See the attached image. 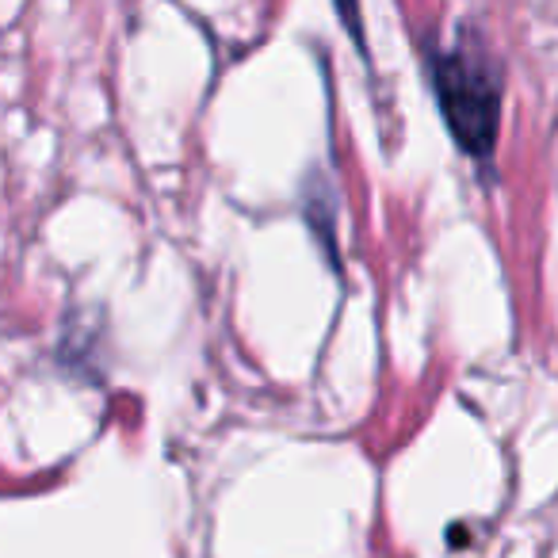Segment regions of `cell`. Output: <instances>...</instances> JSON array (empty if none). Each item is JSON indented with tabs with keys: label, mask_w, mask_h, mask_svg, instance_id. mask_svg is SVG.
Returning a JSON list of instances; mask_svg holds the SVG:
<instances>
[{
	"label": "cell",
	"mask_w": 558,
	"mask_h": 558,
	"mask_svg": "<svg viewBox=\"0 0 558 558\" xmlns=\"http://www.w3.org/2000/svg\"><path fill=\"white\" fill-rule=\"evenodd\" d=\"M337 12H341L344 32L352 35V43H356L360 50H367L364 47V35H360V9H356V0H337Z\"/></svg>",
	"instance_id": "obj_2"
},
{
	"label": "cell",
	"mask_w": 558,
	"mask_h": 558,
	"mask_svg": "<svg viewBox=\"0 0 558 558\" xmlns=\"http://www.w3.org/2000/svg\"><path fill=\"white\" fill-rule=\"evenodd\" d=\"M428 77L451 138L463 154L486 161L501 131V73L494 58L474 43H459L428 58Z\"/></svg>",
	"instance_id": "obj_1"
}]
</instances>
